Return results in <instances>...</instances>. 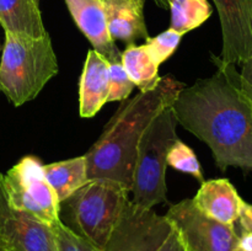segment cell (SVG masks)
Listing matches in <instances>:
<instances>
[{"mask_svg":"<svg viewBox=\"0 0 252 251\" xmlns=\"http://www.w3.org/2000/svg\"><path fill=\"white\" fill-rule=\"evenodd\" d=\"M121 63L126 73L142 93L157 88L161 78L159 65L153 61L145 44H129L121 53Z\"/></svg>","mask_w":252,"mask_h":251,"instance_id":"e0dca14e","label":"cell"},{"mask_svg":"<svg viewBox=\"0 0 252 251\" xmlns=\"http://www.w3.org/2000/svg\"><path fill=\"white\" fill-rule=\"evenodd\" d=\"M0 25L4 31L33 37L48 34L39 4L34 0H0Z\"/></svg>","mask_w":252,"mask_h":251,"instance_id":"9a60e30c","label":"cell"},{"mask_svg":"<svg viewBox=\"0 0 252 251\" xmlns=\"http://www.w3.org/2000/svg\"><path fill=\"white\" fill-rule=\"evenodd\" d=\"M177 121L171 106L153 120L138 145L133 171L132 203L140 208L153 209L167 202L166 169L170 148L179 139Z\"/></svg>","mask_w":252,"mask_h":251,"instance_id":"277c9868","label":"cell"},{"mask_svg":"<svg viewBox=\"0 0 252 251\" xmlns=\"http://www.w3.org/2000/svg\"><path fill=\"white\" fill-rule=\"evenodd\" d=\"M165 217L181 234L189 251H238L235 225H225L207 217L194 207L192 199L170 206Z\"/></svg>","mask_w":252,"mask_h":251,"instance_id":"52a82bcc","label":"cell"},{"mask_svg":"<svg viewBox=\"0 0 252 251\" xmlns=\"http://www.w3.org/2000/svg\"><path fill=\"white\" fill-rule=\"evenodd\" d=\"M241 64H243V69H241V73H239V75H240V85L245 95L248 96V98L252 103V57L246 59Z\"/></svg>","mask_w":252,"mask_h":251,"instance_id":"cb8c5ba5","label":"cell"},{"mask_svg":"<svg viewBox=\"0 0 252 251\" xmlns=\"http://www.w3.org/2000/svg\"><path fill=\"white\" fill-rule=\"evenodd\" d=\"M219 14L225 64L243 63L252 57V0H213Z\"/></svg>","mask_w":252,"mask_h":251,"instance_id":"30bf717a","label":"cell"},{"mask_svg":"<svg viewBox=\"0 0 252 251\" xmlns=\"http://www.w3.org/2000/svg\"><path fill=\"white\" fill-rule=\"evenodd\" d=\"M57 251H102L80 235L74 233L62 220L53 225Z\"/></svg>","mask_w":252,"mask_h":251,"instance_id":"44dd1931","label":"cell"},{"mask_svg":"<svg viewBox=\"0 0 252 251\" xmlns=\"http://www.w3.org/2000/svg\"><path fill=\"white\" fill-rule=\"evenodd\" d=\"M238 221L241 226V230L252 231V204L245 201L243 202Z\"/></svg>","mask_w":252,"mask_h":251,"instance_id":"d4e9b609","label":"cell"},{"mask_svg":"<svg viewBox=\"0 0 252 251\" xmlns=\"http://www.w3.org/2000/svg\"><path fill=\"white\" fill-rule=\"evenodd\" d=\"M185 86L169 75L161 78L153 90L140 91L123 101L85 154L89 181L105 180L132 191L137 150L143 134L153 120L175 102Z\"/></svg>","mask_w":252,"mask_h":251,"instance_id":"7a4b0ae2","label":"cell"},{"mask_svg":"<svg viewBox=\"0 0 252 251\" xmlns=\"http://www.w3.org/2000/svg\"><path fill=\"white\" fill-rule=\"evenodd\" d=\"M34 1H36L37 4H39V0H34Z\"/></svg>","mask_w":252,"mask_h":251,"instance_id":"83f0119b","label":"cell"},{"mask_svg":"<svg viewBox=\"0 0 252 251\" xmlns=\"http://www.w3.org/2000/svg\"><path fill=\"white\" fill-rule=\"evenodd\" d=\"M145 0H103L108 33L113 41L135 44L149 38L144 16Z\"/></svg>","mask_w":252,"mask_h":251,"instance_id":"5bb4252c","label":"cell"},{"mask_svg":"<svg viewBox=\"0 0 252 251\" xmlns=\"http://www.w3.org/2000/svg\"><path fill=\"white\" fill-rule=\"evenodd\" d=\"M158 251H189L187 250V246L185 244L184 239H182L181 234L177 231V229H175L172 226L171 231L167 235V238L165 239L164 243L161 244Z\"/></svg>","mask_w":252,"mask_h":251,"instance_id":"603a6c76","label":"cell"},{"mask_svg":"<svg viewBox=\"0 0 252 251\" xmlns=\"http://www.w3.org/2000/svg\"><path fill=\"white\" fill-rule=\"evenodd\" d=\"M181 33L169 29L158 36L149 37L144 44L153 61L160 66V64L167 61L175 53L181 42Z\"/></svg>","mask_w":252,"mask_h":251,"instance_id":"ffe728a7","label":"cell"},{"mask_svg":"<svg viewBox=\"0 0 252 251\" xmlns=\"http://www.w3.org/2000/svg\"><path fill=\"white\" fill-rule=\"evenodd\" d=\"M58 70V58L49 34L33 37L5 31L0 91L12 105L19 107L36 98Z\"/></svg>","mask_w":252,"mask_h":251,"instance_id":"3957f363","label":"cell"},{"mask_svg":"<svg viewBox=\"0 0 252 251\" xmlns=\"http://www.w3.org/2000/svg\"><path fill=\"white\" fill-rule=\"evenodd\" d=\"M110 93V62L95 49H90L79 81V112L91 118L107 102Z\"/></svg>","mask_w":252,"mask_h":251,"instance_id":"4fadbf2b","label":"cell"},{"mask_svg":"<svg viewBox=\"0 0 252 251\" xmlns=\"http://www.w3.org/2000/svg\"><path fill=\"white\" fill-rule=\"evenodd\" d=\"M84 36L89 39L96 52L105 57L110 63L121 61L122 52L108 33L103 0H64Z\"/></svg>","mask_w":252,"mask_h":251,"instance_id":"8fae6325","label":"cell"},{"mask_svg":"<svg viewBox=\"0 0 252 251\" xmlns=\"http://www.w3.org/2000/svg\"><path fill=\"white\" fill-rule=\"evenodd\" d=\"M158 4V6L162 7V9H169V0H154Z\"/></svg>","mask_w":252,"mask_h":251,"instance_id":"4316f807","label":"cell"},{"mask_svg":"<svg viewBox=\"0 0 252 251\" xmlns=\"http://www.w3.org/2000/svg\"><path fill=\"white\" fill-rule=\"evenodd\" d=\"M0 186L12 208L31 214L49 226L61 220L62 204L46 180L38 157H22L6 174L0 175Z\"/></svg>","mask_w":252,"mask_h":251,"instance_id":"8992f818","label":"cell"},{"mask_svg":"<svg viewBox=\"0 0 252 251\" xmlns=\"http://www.w3.org/2000/svg\"><path fill=\"white\" fill-rule=\"evenodd\" d=\"M166 161L167 166H171L179 171L191 175L201 182L204 181L201 164H199L196 154L189 145L185 144L180 139H177L174 145L170 148Z\"/></svg>","mask_w":252,"mask_h":251,"instance_id":"d6986e66","label":"cell"},{"mask_svg":"<svg viewBox=\"0 0 252 251\" xmlns=\"http://www.w3.org/2000/svg\"><path fill=\"white\" fill-rule=\"evenodd\" d=\"M172 224L153 209L128 203L103 251H158Z\"/></svg>","mask_w":252,"mask_h":251,"instance_id":"ba28073f","label":"cell"},{"mask_svg":"<svg viewBox=\"0 0 252 251\" xmlns=\"http://www.w3.org/2000/svg\"><path fill=\"white\" fill-rule=\"evenodd\" d=\"M43 172L61 204L89 181L85 155L43 165Z\"/></svg>","mask_w":252,"mask_h":251,"instance_id":"2e32d148","label":"cell"},{"mask_svg":"<svg viewBox=\"0 0 252 251\" xmlns=\"http://www.w3.org/2000/svg\"><path fill=\"white\" fill-rule=\"evenodd\" d=\"M0 251H57L53 226L10 207L0 186Z\"/></svg>","mask_w":252,"mask_h":251,"instance_id":"9c48e42d","label":"cell"},{"mask_svg":"<svg viewBox=\"0 0 252 251\" xmlns=\"http://www.w3.org/2000/svg\"><path fill=\"white\" fill-rule=\"evenodd\" d=\"M217 71L185 86L171 105L177 125L206 143L221 171L252 170V103L235 64L213 57Z\"/></svg>","mask_w":252,"mask_h":251,"instance_id":"6da1fadb","label":"cell"},{"mask_svg":"<svg viewBox=\"0 0 252 251\" xmlns=\"http://www.w3.org/2000/svg\"><path fill=\"white\" fill-rule=\"evenodd\" d=\"M192 202L209 218L225 225H235L244 199L228 179H214L202 182Z\"/></svg>","mask_w":252,"mask_h":251,"instance_id":"7c38bea8","label":"cell"},{"mask_svg":"<svg viewBox=\"0 0 252 251\" xmlns=\"http://www.w3.org/2000/svg\"><path fill=\"white\" fill-rule=\"evenodd\" d=\"M238 251H252V231L241 230L238 239Z\"/></svg>","mask_w":252,"mask_h":251,"instance_id":"484cf974","label":"cell"},{"mask_svg":"<svg viewBox=\"0 0 252 251\" xmlns=\"http://www.w3.org/2000/svg\"><path fill=\"white\" fill-rule=\"evenodd\" d=\"M128 194L129 192L120 185L105 180H90L64 201L70 218V225L66 226L103 251L130 202Z\"/></svg>","mask_w":252,"mask_h":251,"instance_id":"5b68a950","label":"cell"},{"mask_svg":"<svg viewBox=\"0 0 252 251\" xmlns=\"http://www.w3.org/2000/svg\"><path fill=\"white\" fill-rule=\"evenodd\" d=\"M169 9L170 29L182 36L204 24L213 11L208 0H169Z\"/></svg>","mask_w":252,"mask_h":251,"instance_id":"ac0fdd59","label":"cell"},{"mask_svg":"<svg viewBox=\"0 0 252 251\" xmlns=\"http://www.w3.org/2000/svg\"><path fill=\"white\" fill-rule=\"evenodd\" d=\"M133 89L134 84L126 73L121 61L110 63V93L107 102L127 100Z\"/></svg>","mask_w":252,"mask_h":251,"instance_id":"7402d4cb","label":"cell"}]
</instances>
